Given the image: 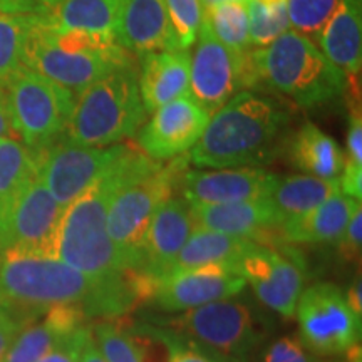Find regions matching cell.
Listing matches in <instances>:
<instances>
[{
  "label": "cell",
  "mask_w": 362,
  "mask_h": 362,
  "mask_svg": "<svg viewBox=\"0 0 362 362\" xmlns=\"http://www.w3.org/2000/svg\"><path fill=\"white\" fill-rule=\"evenodd\" d=\"M288 104L259 90H240L208 119L198 143L188 151L197 168L260 166L280 155L291 123Z\"/></svg>",
  "instance_id": "cell-1"
},
{
  "label": "cell",
  "mask_w": 362,
  "mask_h": 362,
  "mask_svg": "<svg viewBox=\"0 0 362 362\" xmlns=\"http://www.w3.org/2000/svg\"><path fill=\"white\" fill-rule=\"evenodd\" d=\"M29 21L24 66L76 96L104 76L134 66L133 56L117 42L115 34L57 29L33 17Z\"/></svg>",
  "instance_id": "cell-2"
},
{
  "label": "cell",
  "mask_w": 362,
  "mask_h": 362,
  "mask_svg": "<svg viewBox=\"0 0 362 362\" xmlns=\"http://www.w3.org/2000/svg\"><path fill=\"white\" fill-rule=\"evenodd\" d=\"M259 90H277L302 107H314L342 98L349 78L317 45L288 29L265 47L252 49Z\"/></svg>",
  "instance_id": "cell-3"
},
{
  "label": "cell",
  "mask_w": 362,
  "mask_h": 362,
  "mask_svg": "<svg viewBox=\"0 0 362 362\" xmlns=\"http://www.w3.org/2000/svg\"><path fill=\"white\" fill-rule=\"evenodd\" d=\"M96 285L56 257L0 253V300L6 310L33 322L52 307L76 304L84 312Z\"/></svg>",
  "instance_id": "cell-4"
},
{
  "label": "cell",
  "mask_w": 362,
  "mask_h": 362,
  "mask_svg": "<svg viewBox=\"0 0 362 362\" xmlns=\"http://www.w3.org/2000/svg\"><path fill=\"white\" fill-rule=\"evenodd\" d=\"M146 115L138 69L126 67L104 76L76 98L62 136L83 146L110 148L138 134Z\"/></svg>",
  "instance_id": "cell-5"
},
{
  "label": "cell",
  "mask_w": 362,
  "mask_h": 362,
  "mask_svg": "<svg viewBox=\"0 0 362 362\" xmlns=\"http://www.w3.org/2000/svg\"><path fill=\"white\" fill-rule=\"evenodd\" d=\"M188 158H175L153 173L126 183L111 198L107 232L129 270H141L143 243L156 208L173 197Z\"/></svg>",
  "instance_id": "cell-6"
},
{
  "label": "cell",
  "mask_w": 362,
  "mask_h": 362,
  "mask_svg": "<svg viewBox=\"0 0 362 362\" xmlns=\"http://www.w3.org/2000/svg\"><path fill=\"white\" fill-rule=\"evenodd\" d=\"M4 90L13 133L27 148L39 153L64 134L78 98L74 93L25 66Z\"/></svg>",
  "instance_id": "cell-7"
},
{
  "label": "cell",
  "mask_w": 362,
  "mask_h": 362,
  "mask_svg": "<svg viewBox=\"0 0 362 362\" xmlns=\"http://www.w3.org/2000/svg\"><path fill=\"white\" fill-rule=\"evenodd\" d=\"M240 90H259L252 49L232 51L203 21L189 59L188 96L211 116Z\"/></svg>",
  "instance_id": "cell-8"
},
{
  "label": "cell",
  "mask_w": 362,
  "mask_h": 362,
  "mask_svg": "<svg viewBox=\"0 0 362 362\" xmlns=\"http://www.w3.org/2000/svg\"><path fill=\"white\" fill-rule=\"evenodd\" d=\"M168 327L223 359H240L260 342L252 310L235 298H221L171 317Z\"/></svg>",
  "instance_id": "cell-9"
},
{
  "label": "cell",
  "mask_w": 362,
  "mask_h": 362,
  "mask_svg": "<svg viewBox=\"0 0 362 362\" xmlns=\"http://www.w3.org/2000/svg\"><path fill=\"white\" fill-rule=\"evenodd\" d=\"M296 315L300 341L315 354H344L361 341V319L334 284L319 282L302 291Z\"/></svg>",
  "instance_id": "cell-10"
},
{
  "label": "cell",
  "mask_w": 362,
  "mask_h": 362,
  "mask_svg": "<svg viewBox=\"0 0 362 362\" xmlns=\"http://www.w3.org/2000/svg\"><path fill=\"white\" fill-rule=\"evenodd\" d=\"M124 144L93 148L76 144L64 136L56 139L37 158V178L61 206L71 205L110 171L123 153Z\"/></svg>",
  "instance_id": "cell-11"
},
{
  "label": "cell",
  "mask_w": 362,
  "mask_h": 362,
  "mask_svg": "<svg viewBox=\"0 0 362 362\" xmlns=\"http://www.w3.org/2000/svg\"><path fill=\"white\" fill-rule=\"evenodd\" d=\"M64 210L35 175L0 221V253L21 252L57 259Z\"/></svg>",
  "instance_id": "cell-12"
},
{
  "label": "cell",
  "mask_w": 362,
  "mask_h": 362,
  "mask_svg": "<svg viewBox=\"0 0 362 362\" xmlns=\"http://www.w3.org/2000/svg\"><path fill=\"white\" fill-rule=\"evenodd\" d=\"M235 270L252 285L262 304L285 319L296 315L297 302L304 291V274L293 257L255 242L237 262Z\"/></svg>",
  "instance_id": "cell-13"
},
{
  "label": "cell",
  "mask_w": 362,
  "mask_h": 362,
  "mask_svg": "<svg viewBox=\"0 0 362 362\" xmlns=\"http://www.w3.org/2000/svg\"><path fill=\"white\" fill-rule=\"evenodd\" d=\"M245 284L237 270L226 265L173 270L155 279L149 302L166 312H185L237 296L245 288Z\"/></svg>",
  "instance_id": "cell-14"
},
{
  "label": "cell",
  "mask_w": 362,
  "mask_h": 362,
  "mask_svg": "<svg viewBox=\"0 0 362 362\" xmlns=\"http://www.w3.org/2000/svg\"><path fill=\"white\" fill-rule=\"evenodd\" d=\"M210 115L189 96L175 99L151 112L138 131L139 151L155 161L175 160L198 143Z\"/></svg>",
  "instance_id": "cell-15"
},
{
  "label": "cell",
  "mask_w": 362,
  "mask_h": 362,
  "mask_svg": "<svg viewBox=\"0 0 362 362\" xmlns=\"http://www.w3.org/2000/svg\"><path fill=\"white\" fill-rule=\"evenodd\" d=\"M279 176L260 166L221 170H185L178 188L192 205H221L270 198Z\"/></svg>",
  "instance_id": "cell-16"
},
{
  "label": "cell",
  "mask_w": 362,
  "mask_h": 362,
  "mask_svg": "<svg viewBox=\"0 0 362 362\" xmlns=\"http://www.w3.org/2000/svg\"><path fill=\"white\" fill-rule=\"evenodd\" d=\"M192 215L198 228L245 237L262 245L284 243L280 237V216L270 198L221 203V205H192Z\"/></svg>",
  "instance_id": "cell-17"
},
{
  "label": "cell",
  "mask_w": 362,
  "mask_h": 362,
  "mask_svg": "<svg viewBox=\"0 0 362 362\" xmlns=\"http://www.w3.org/2000/svg\"><path fill=\"white\" fill-rule=\"evenodd\" d=\"M194 228L192 206L183 197L173 194L163 202L144 235L141 272L155 279L165 275Z\"/></svg>",
  "instance_id": "cell-18"
},
{
  "label": "cell",
  "mask_w": 362,
  "mask_h": 362,
  "mask_svg": "<svg viewBox=\"0 0 362 362\" xmlns=\"http://www.w3.org/2000/svg\"><path fill=\"white\" fill-rule=\"evenodd\" d=\"M115 35L131 56L181 51L165 0H119Z\"/></svg>",
  "instance_id": "cell-19"
},
{
  "label": "cell",
  "mask_w": 362,
  "mask_h": 362,
  "mask_svg": "<svg viewBox=\"0 0 362 362\" xmlns=\"http://www.w3.org/2000/svg\"><path fill=\"white\" fill-rule=\"evenodd\" d=\"M188 51L149 52L139 57V93L148 115L175 99L188 96L189 90Z\"/></svg>",
  "instance_id": "cell-20"
},
{
  "label": "cell",
  "mask_w": 362,
  "mask_h": 362,
  "mask_svg": "<svg viewBox=\"0 0 362 362\" xmlns=\"http://www.w3.org/2000/svg\"><path fill=\"white\" fill-rule=\"evenodd\" d=\"M88 314L83 305L67 304L49 309L39 322H29L21 329L2 362H37L62 337L86 327Z\"/></svg>",
  "instance_id": "cell-21"
},
{
  "label": "cell",
  "mask_w": 362,
  "mask_h": 362,
  "mask_svg": "<svg viewBox=\"0 0 362 362\" xmlns=\"http://www.w3.org/2000/svg\"><path fill=\"white\" fill-rule=\"evenodd\" d=\"M325 57L347 78L359 76L362 66L361 0H342L317 39Z\"/></svg>",
  "instance_id": "cell-22"
},
{
  "label": "cell",
  "mask_w": 362,
  "mask_h": 362,
  "mask_svg": "<svg viewBox=\"0 0 362 362\" xmlns=\"http://www.w3.org/2000/svg\"><path fill=\"white\" fill-rule=\"evenodd\" d=\"M361 200L336 193L309 214L280 228L284 243H337Z\"/></svg>",
  "instance_id": "cell-23"
},
{
  "label": "cell",
  "mask_w": 362,
  "mask_h": 362,
  "mask_svg": "<svg viewBox=\"0 0 362 362\" xmlns=\"http://www.w3.org/2000/svg\"><path fill=\"white\" fill-rule=\"evenodd\" d=\"M288 156L300 171L327 180L339 178L346 165V153L336 139L312 123H305L292 136Z\"/></svg>",
  "instance_id": "cell-24"
},
{
  "label": "cell",
  "mask_w": 362,
  "mask_h": 362,
  "mask_svg": "<svg viewBox=\"0 0 362 362\" xmlns=\"http://www.w3.org/2000/svg\"><path fill=\"white\" fill-rule=\"evenodd\" d=\"M253 240L235 235L211 232L205 228H194L168 272L181 269H194L202 265H226L235 270L237 262L250 250ZM166 272V274H168Z\"/></svg>",
  "instance_id": "cell-25"
},
{
  "label": "cell",
  "mask_w": 362,
  "mask_h": 362,
  "mask_svg": "<svg viewBox=\"0 0 362 362\" xmlns=\"http://www.w3.org/2000/svg\"><path fill=\"white\" fill-rule=\"evenodd\" d=\"M341 193L339 178H319L312 175H296L280 180L270 200L280 216V228L309 214L319 205Z\"/></svg>",
  "instance_id": "cell-26"
},
{
  "label": "cell",
  "mask_w": 362,
  "mask_h": 362,
  "mask_svg": "<svg viewBox=\"0 0 362 362\" xmlns=\"http://www.w3.org/2000/svg\"><path fill=\"white\" fill-rule=\"evenodd\" d=\"M37 175V158L19 138H0V221L22 189Z\"/></svg>",
  "instance_id": "cell-27"
},
{
  "label": "cell",
  "mask_w": 362,
  "mask_h": 362,
  "mask_svg": "<svg viewBox=\"0 0 362 362\" xmlns=\"http://www.w3.org/2000/svg\"><path fill=\"white\" fill-rule=\"evenodd\" d=\"M203 21L221 44L232 51L243 52L252 49L250 44V12L248 2L235 0L203 11Z\"/></svg>",
  "instance_id": "cell-28"
},
{
  "label": "cell",
  "mask_w": 362,
  "mask_h": 362,
  "mask_svg": "<svg viewBox=\"0 0 362 362\" xmlns=\"http://www.w3.org/2000/svg\"><path fill=\"white\" fill-rule=\"evenodd\" d=\"M29 17L0 8V86L16 74L24 66V45Z\"/></svg>",
  "instance_id": "cell-29"
},
{
  "label": "cell",
  "mask_w": 362,
  "mask_h": 362,
  "mask_svg": "<svg viewBox=\"0 0 362 362\" xmlns=\"http://www.w3.org/2000/svg\"><path fill=\"white\" fill-rule=\"evenodd\" d=\"M342 0H287L292 30L317 42L320 33Z\"/></svg>",
  "instance_id": "cell-30"
},
{
  "label": "cell",
  "mask_w": 362,
  "mask_h": 362,
  "mask_svg": "<svg viewBox=\"0 0 362 362\" xmlns=\"http://www.w3.org/2000/svg\"><path fill=\"white\" fill-rule=\"evenodd\" d=\"M250 12V44L265 47L291 29L287 6L265 7L257 0H248Z\"/></svg>",
  "instance_id": "cell-31"
},
{
  "label": "cell",
  "mask_w": 362,
  "mask_h": 362,
  "mask_svg": "<svg viewBox=\"0 0 362 362\" xmlns=\"http://www.w3.org/2000/svg\"><path fill=\"white\" fill-rule=\"evenodd\" d=\"M93 339L107 362H143L141 354L128 330L117 327L116 324L98 322L93 329Z\"/></svg>",
  "instance_id": "cell-32"
},
{
  "label": "cell",
  "mask_w": 362,
  "mask_h": 362,
  "mask_svg": "<svg viewBox=\"0 0 362 362\" xmlns=\"http://www.w3.org/2000/svg\"><path fill=\"white\" fill-rule=\"evenodd\" d=\"M166 11L181 51H188L197 40L203 22L202 0H165Z\"/></svg>",
  "instance_id": "cell-33"
},
{
  "label": "cell",
  "mask_w": 362,
  "mask_h": 362,
  "mask_svg": "<svg viewBox=\"0 0 362 362\" xmlns=\"http://www.w3.org/2000/svg\"><path fill=\"white\" fill-rule=\"evenodd\" d=\"M264 362H314V359L300 337L285 336L277 339L267 349Z\"/></svg>",
  "instance_id": "cell-34"
},
{
  "label": "cell",
  "mask_w": 362,
  "mask_h": 362,
  "mask_svg": "<svg viewBox=\"0 0 362 362\" xmlns=\"http://www.w3.org/2000/svg\"><path fill=\"white\" fill-rule=\"evenodd\" d=\"M90 334V329L86 327L76 330L69 336L62 337L47 354L40 357L37 362H79V354L83 344Z\"/></svg>",
  "instance_id": "cell-35"
},
{
  "label": "cell",
  "mask_w": 362,
  "mask_h": 362,
  "mask_svg": "<svg viewBox=\"0 0 362 362\" xmlns=\"http://www.w3.org/2000/svg\"><path fill=\"white\" fill-rule=\"evenodd\" d=\"M337 248L346 262H359L362 248V208H357L337 240Z\"/></svg>",
  "instance_id": "cell-36"
},
{
  "label": "cell",
  "mask_w": 362,
  "mask_h": 362,
  "mask_svg": "<svg viewBox=\"0 0 362 362\" xmlns=\"http://www.w3.org/2000/svg\"><path fill=\"white\" fill-rule=\"evenodd\" d=\"M170 362H221V359L215 354H211L210 351L203 349L198 344L189 341L188 337L176 332Z\"/></svg>",
  "instance_id": "cell-37"
},
{
  "label": "cell",
  "mask_w": 362,
  "mask_h": 362,
  "mask_svg": "<svg viewBox=\"0 0 362 362\" xmlns=\"http://www.w3.org/2000/svg\"><path fill=\"white\" fill-rule=\"evenodd\" d=\"M346 161L362 168V117L359 103L352 104L347 128V156Z\"/></svg>",
  "instance_id": "cell-38"
},
{
  "label": "cell",
  "mask_w": 362,
  "mask_h": 362,
  "mask_svg": "<svg viewBox=\"0 0 362 362\" xmlns=\"http://www.w3.org/2000/svg\"><path fill=\"white\" fill-rule=\"evenodd\" d=\"M27 324H29L27 320L19 319V317L11 314L8 310L0 312V362H2L13 339Z\"/></svg>",
  "instance_id": "cell-39"
},
{
  "label": "cell",
  "mask_w": 362,
  "mask_h": 362,
  "mask_svg": "<svg viewBox=\"0 0 362 362\" xmlns=\"http://www.w3.org/2000/svg\"><path fill=\"white\" fill-rule=\"evenodd\" d=\"M342 176L339 178V187H341V193L346 197L354 198V200H361L362 198V168L361 166H354L346 161L342 170Z\"/></svg>",
  "instance_id": "cell-40"
},
{
  "label": "cell",
  "mask_w": 362,
  "mask_h": 362,
  "mask_svg": "<svg viewBox=\"0 0 362 362\" xmlns=\"http://www.w3.org/2000/svg\"><path fill=\"white\" fill-rule=\"evenodd\" d=\"M346 300L349 309L354 312L356 317H362V282H361V275H357V279H354V282L351 284L349 291L346 293Z\"/></svg>",
  "instance_id": "cell-41"
},
{
  "label": "cell",
  "mask_w": 362,
  "mask_h": 362,
  "mask_svg": "<svg viewBox=\"0 0 362 362\" xmlns=\"http://www.w3.org/2000/svg\"><path fill=\"white\" fill-rule=\"evenodd\" d=\"M12 121H11V112H8L7 106V98L6 90L0 88V138H6V136H12Z\"/></svg>",
  "instance_id": "cell-42"
},
{
  "label": "cell",
  "mask_w": 362,
  "mask_h": 362,
  "mask_svg": "<svg viewBox=\"0 0 362 362\" xmlns=\"http://www.w3.org/2000/svg\"><path fill=\"white\" fill-rule=\"evenodd\" d=\"M79 362H107L101 354V351L98 349L96 342H94L93 334H89L83 344V349L79 354Z\"/></svg>",
  "instance_id": "cell-43"
},
{
  "label": "cell",
  "mask_w": 362,
  "mask_h": 362,
  "mask_svg": "<svg viewBox=\"0 0 362 362\" xmlns=\"http://www.w3.org/2000/svg\"><path fill=\"white\" fill-rule=\"evenodd\" d=\"M223 2H235V0H202V6H203V11H206V8H211ZM242 2H248V0H242Z\"/></svg>",
  "instance_id": "cell-44"
},
{
  "label": "cell",
  "mask_w": 362,
  "mask_h": 362,
  "mask_svg": "<svg viewBox=\"0 0 362 362\" xmlns=\"http://www.w3.org/2000/svg\"><path fill=\"white\" fill-rule=\"evenodd\" d=\"M349 352V362H362L361 361V346L357 344V346L352 347V349L347 351Z\"/></svg>",
  "instance_id": "cell-45"
},
{
  "label": "cell",
  "mask_w": 362,
  "mask_h": 362,
  "mask_svg": "<svg viewBox=\"0 0 362 362\" xmlns=\"http://www.w3.org/2000/svg\"><path fill=\"white\" fill-rule=\"evenodd\" d=\"M265 7H279V6H287V0H257Z\"/></svg>",
  "instance_id": "cell-46"
},
{
  "label": "cell",
  "mask_w": 362,
  "mask_h": 362,
  "mask_svg": "<svg viewBox=\"0 0 362 362\" xmlns=\"http://www.w3.org/2000/svg\"><path fill=\"white\" fill-rule=\"evenodd\" d=\"M8 2H11V0H0V8H4V7H6Z\"/></svg>",
  "instance_id": "cell-47"
},
{
  "label": "cell",
  "mask_w": 362,
  "mask_h": 362,
  "mask_svg": "<svg viewBox=\"0 0 362 362\" xmlns=\"http://www.w3.org/2000/svg\"><path fill=\"white\" fill-rule=\"evenodd\" d=\"M6 310V307H4V304H2V300H0V312H4Z\"/></svg>",
  "instance_id": "cell-48"
},
{
  "label": "cell",
  "mask_w": 362,
  "mask_h": 362,
  "mask_svg": "<svg viewBox=\"0 0 362 362\" xmlns=\"http://www.w3.org/2000/svg\"><path fill=\"white\" fill-rule=\"evenodd\" d=\"M0 88H2V86H0Z\"/></svg>",
  "instance_id": "cell-49"
}]
</instances>
